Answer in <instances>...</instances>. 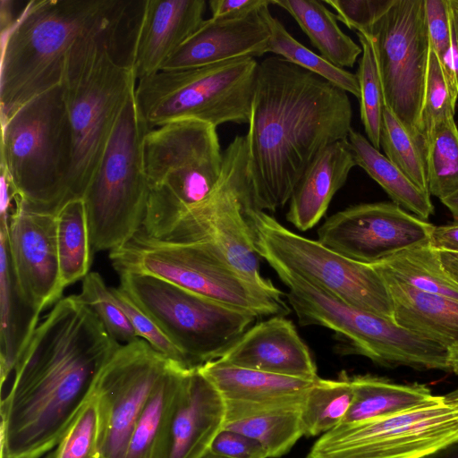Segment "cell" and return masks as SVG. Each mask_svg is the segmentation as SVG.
Masks as SVG:
<instances>
[{"instance_id": "30", "label": "cell", "mask_w": 458, "mask_h": 458, "mask_svg": "<svg viewBox=\"0 0 458 458\" xmlns=\"http://www.w3.org/2000/svg\"><path fill=\"white\" fill-rule=\"evenodd\" d=\"M347 140L356 165L382 187L393 202L428 221L434 214L430 195L418 188L361 133L352 129Z\"/></svg>"}, {"instance_id": "47", "label": "cell", "mask_w": 458, "mask_h": 458, "mask_svg": "<svg viewBox=\"0 0 458 458\" xmlns=\"http://www.w3.org/2000/svg\"><path fill=\"white\" fill-rule=\"evenodd\" d=\"M429 244L437 251L458 253V221L435 225Z\"/></svg>"}, {"instance_id": "53", "label": "cell", "mask_w": 458, "mask_h": 458, "mask_svg": "<svg viewBox=\"0 0 458 458\" xmlns=\"http://www.w3.org/2000/svg\"><path fill=\"white\" fill-rule=\"evenodd\" d=\"M450 371L458 374V344L449 349Z\"/></svg>"}, {"instance_id": "51", "label": "cell", "mask_w": 458, "mask_h": 458, "mask_svg": "<svg viewBox=\"0 0 458 458\" xmlns=\"http://www.w3.org/2000/svg\"><path fill=\"white\" fill-rule=\"evenodd\" d=\"M454 31V47L458 54V0H448ZM458 88V77H457Z\"/></svg>"}, {"instance_id": "38", "label": "cell", "mask_w": 458, "mask_h": 458, "mask_svg": "<svg viewBox=\"0 0 458 458\" xmlns=\"http://www.w3.org/2000/svg\"><path fill=\"white\" fill-rule=\"evenodd\" d=\"M362 48L356 73L360 86V114L367 139L380 149V132L385 107L382 86L369 40L356 33Z\"/></svg>"}, {"instance_id": "5", "label": "cell", "mask_w": 458, "mask_h": 458, "mask_svg": "<svg viewBox=\"0 0 458 458\" xmlns=\"http://www.w3.org/2000/svg\"><path fill=\"white\" fill-rule=\"evenodd\" d=\"M2 165L30 209L56 215L70 201L73 139L62 83L1 123Z\"/></svg>"}, {"instance_id": "37", "label": "cell", "mask_w": 458, "mask_h": 458, "mask_svg": "<svg viewBox=\"0 0 458 458\" xmlns=\"http://www.w3.org/2000/svg\"><path fill=\"white\" fill-rule=\"evenodd\" d=\"M380 147L386 157L418 188L429 194L423 148L386 106L383 110Z\"/></svg>"}, {"instance_id": "17", "label": "cell", "mask_w": 458, "mask_h": 458, "mask_svg": "<svg viewBox=\"0 0 458 458\" xmlns=\"http://www.w3.org/2000/svg\"><path fill=\"white\" fill-rule=\"evenodd\" d=\"M434 226L394 202L362 203L330 216L318 229V241L352 260L371 265L429 243Z\"/></svg>"}, {"instance_id": "46", "label": "cell", "mask_w": 458, "mask_h": 458, "mask_svg": "<svg viewBox=\"0 0 458 458\" xmlns=\"http://www.w3.org/2000/svg\"><path fill=\"white\" fill-rule=\"evenodd\" d=\"M273 4V0H211V17L235 18L259 11L266 5Z\"/></svg>"}, {"instance_id": "26", "label": "cell", "mask_w": 458, "mask_h": 458, "mask_svg": "<svg viewBox=\"0 0 458 458\" xmlns=\"http://www.w3.org/2000/svg\"><path fill=\"white\" fill-rule=\"evenodd\" d=\"M39 312L25 300L17 284L5 233L0 230V370L1 386L26 350Z\"/></svg>"}, {"instance_id": "16", "label": "cell", "mask_w": 458, "mask_h": 458, "mask_svg": "<svg viewBox=\"0 0 458 458\" xmlns=\"http://www.w3.org/2000/svg\"><path fill=\"white\" fill-rule=\"evenodd\" d=\"M172 363L140 338L114 352L92 394L98 419L97 458H123L137 420Z\"/></svg>"}, {"instance_id": "1", "label": "cell", "mask_w": 458, "mask_h": 458, "mask_svg": "<svg viewBox=\"0 0 458 458\" xmlns=\"http://www.w3.org/2000/svg\"><path fill=\"white\" fill-rule=\"evenodd\" d=\"M120 345L78 294L55 303L1 401V458H40L57 446Z\"/></svg>"}, {"instance_id": "28", "label": "cell", "mask_w": 458, "mask_h": 458, "mask_svg": "<svg viewBox=\"0 0 458 458\" xmlns=\"http://www.w3.org/2000/svg\"><path fill=\"white\" fill-rule=\"evenodd\" d=\"M353 398L341 424L358 423L399 414L432 401L421 384H397L372 375L351 377Z\"/></svg>"}, {"instance_id": "55", "label": "cell", "mask_w": 458, "mask_h": 458, "mask_svg": "<svg viewBox=\"0 0 458 458\" xmlns=\"http://www.w3.org/2000/svg\"><path fill=\"white\" fill-rule=\"evenodd\" d=\"M201 458H227V457L216 454L209 450Z\"/></svg>"}, {"instance_id": "10", "label": "cell", "mask_w": 458, "mask_h": 458, "mask_svg": "<svg viewBox=\"0 0 458 458\" xmlns=\"http://www.w3.org/2000/svg\"><path fill=\"white\" fill-rule=\"evenodd\" d=\"M257 253L277 275L297 277L361 310L393 320V305L380 274L301 236L265 211L247 209Z\"/></svg>"}, {"instance_id": "48", "label": "cell", "mask_w": 458, "mask_h": 458, "mask_svg": "<svg viewBox=\"0 0 458 458\" xmlns=\"http://www.w3.org/2000/svg\"><path fill=\"white\" fill-rule=\"evenodd\" d=\"M0 4V28L2 33L11 29L18 16H13V1L1 0Z\"/></svg>"}, {"instance_id": "44", "label": "cell", "mask_w": 458, "mask_h": 458, "mask_svg": "<svg viewBox=\"0 0 458 458\" xmlns=\"http://www.w3.org/2000/svg\"><path fill=\"white\" fill-rule=\"evenodd\" d=\"M430 47L440 62L454 45V31L448 0H424Z\"/></svg>"}, {"instance_id": "13", "label": "cell", "mask_w": 458, "mask_h": 458, "mask_svg": "<svg viewBox=\"0 0 458 458\" xmlns=\"http://www.w3.org/2000/svg\"><path fill=\"white\" fill-rule=\"evenodd\" d=\"M301 326L335 331L352 349L383 366L450 371L449 350L396 325L394 320L346 303L294 276L278 275Z\"/></svg>"}, {"instance_id": "15", "label": "cell", "mask_w": 458, "mask_h": 458, "mask_svg": "<svg viewBox=\"0 0 458 458\" xmlns=\"http://www.w3.org/2000/svg\"><path fill=\"white\" fill-rule=\"evenodd\" d=\"M458 438V411L444 395L393 416L340 424L323 434L310 458H423Z\"/></svg>"}, {"instance_id": "23", "label": "cell", "mask_w": 458, "mask_h": 458, "mask_svg": "<svg viewBox=\"0 0 458 458\" xmlns=\"http://www.w3.org/2000/svg\"><path fill=\"white\" fill-rule=\"evenodd\" d=\"M225 424V406L216 386L199 371L187 369L171 418L169 458H201Z\"/></svg>"}, {"instance_id": "43", "label": "cell", "mask_w": 458, "mask_h": 458, "mask_svg": "<svg viewBox=\"0 0 458 458\" xmlns=\"http://www.w3.org/2000/svg\"><path fill=\"white\" fill-rule=\"evenodd\" d=\"M324 3L335 11L336 19L350 30L368 35L393 0H325Z\"/></svg>"}, {"instance_id": "50", "label": "cell", "mask_w": 458, "mask_h": 458, "mask_svg": "<svg viewBox=\"0 0 458 458\" xmlns=\"http://www.w3.org/2000/svg\"><path fill=\"white\" fill-rule=\"evenodd\" d=\"M423 458H458V438L443 445Z\"/></svg>"}, {"instance_id": "12", "label": "cell", "mask_w": 458, "mask_h": 458, "mask_svg": "<svg viewBox=\"0 0 458 458\" xmlns=\"http://www.w3.org/2000/svg\"><path fill=\"white\" fill-rule=\"evenodd\" d=\"M246 136L237 135L223 151L220 177L212 191L190 208L161 239L168 242H208L244 278L267 293H284L262 276L246 210L252 208Z\"/></svg>"}, {"instance_id": "14", "label": "cell", "mask_w": 458, "mask_h": 458, "mask_svg": "<svg viewBox=\"0 0 458 458\" xmlns=\"http://www.w3.org/2000/svg\"><path fill=\"white\" fill-rule=\"evenodd\" d=\"M385 106L424 148L422 112L430 42L424 0H393L368 35Z\"/></svg>"}, {"instance_id": "34", "label": "cell", "mask_w": 458, "mask_h": 458, "mask_svg": "<svg viewBox=\"0 0 458 458\" xmlns=\"http://www.w3.org/2000/svg\"><path fill=\"white\" fill-rule=\"evenodd\" d=\"M260 13L270 30L267 53H273L311 72L360 98V86L356 74L335 66L296 40L282 22L271 14L268 5L262 7Z\"/></svg>"}, {"instance_id": "29", "label": "cell", "mask_w": 458, "mask_h": 458, "mask_svg": "<svg viewBox=\"0 0 458 458\" xmlns=\"http://www.w3.org/2000/svg\"><path fill=\"white\" fill-rule=\"evenodd\" d=\"M296 21L320 55L336 67H353L362 48L338 26L324 1L273 0Z\"/></svg>"}, {"instance_id": "8", "label": "cell", "mask_w": 458, "mask_h": 458, "mask_svg": "<svg viewBox=\"0 0 458 458\" xmlns=\"http://www.w3.org/2000/svg\"><path fill=\"white\" fill-rule=\"evenodd\" d=\"M109 259L118 275L133 272L159 277L257 317L290 313L283 297L248 281L208 242H168L140 230L110 251Z\"/></svg>"}, {"instance_id": "18", "label": "cell", "mask_w": 458, "mask_h": 458, "mask_svg": "<svg viewBox=\"0 0 458 458\" xmlns=\"http://www.w3.org/2000/svg\"><path fill=\"white\" fill-rule=\"evenodd\" d=\"M5 233L12 268L29 304L41 313L56 303L65 288L61 281L56 215L28 208L17 196Z\"/></svg>"}, {"instance_id": "3", "label": "cell", "mask_w": 458, "mask_h": 458, "mask_svg": "<svg viewBox=\"0 0 458 458\" xmlns=\"http://www.w3.org/2000/svg\"><path fill=\"white\" fill-rule=\"evenodd\" d=\"M132 1L32 0L1 33L0 121L62 83L74 43L117 24Z\"/></svg>"}, {"instance_id": "25", "label": "cell", "mask_w": 458, "mask_h": 458, "mask_svg": "<svg viewBox=\"0 0 458 458\" xmlns=\"http://www.w3.org/2000/svg\"><path fill=\"white\" fill-rule=\"evenodd\" d=\"M374 268L388 291L396 325L448 350L458 344V300L417 290Z\"/></svg>"}, {"instance_id": "22", "label": "cell", "mask_w": 458, "mask_h": 458, "mask_svg": "<svg viewBox=\"0 0 458 458\" xmlns=\"http://www.w3.org/2000/svg\"><path fill=\"white\" fill-rule=\"evenodd\" d=\"M205 0H146L138 21L131 67L137 81L159 72L204 21Z\"/></svg>"}, {"instance_id": "39", "label": "cell", "mask_w": 458, "mask_h": 458, "mask_svg": "<svg viewBox=\"0 0 458 458\" xmlns=\"http://www.w3.org/2000/svg\"><path fill=\"white\" fill-rule=\"evenodd\" d=\"M78 295L119 343L130 344L140 339L114 300L110 287L106 286L98 272H89L82 279L81 291Z\"/></svg>"}, {"instance_id": "56", "label": "cell", "mask_w": 458, "mask_h": 458, "mask_svg": "<svg viewBox=\"0 0 458 458\" xmlns=\"http://www.w3.org/2000/svg\"><path fill=\"white\" fill-rule=\"evenodd\" d=\"M304 458H310V456H309V454H308V455H307L306 457H304Z\"/></svg>"}, {"instance_id": "11", "label": "cell", "mask_w": 458, "mask_h": 458, "mask_svg": "<svg viewBox=\"0 0 458 458\" xmlns=\"http://www.w3.org/2000/svg\"><path fill=\"white\" fill-rule=\"evenodd\" d=\"M121 287L182 353L191 368L219 359L257 316L153 276L119 274Z\"/></svg>"}, {"instance_id": "49", "label": "cell", "mask_w": 458, "mask_h": 458, "mask_svg": "<svg viewBox=\"0 0 458 458\" xmlns=\"http://www.w3.org/2000/svg\"><path fill=\"white\" fill-rule=\"evenodd\" d=\"M439 255L446 271L458 283V253L439 251Z\"/></svg>"}, {"instance_id": "36", "label": "cell", "mask_w": 458, "mask_h": 458, "mask_svg": "<svg viewBox=\"0 0 458 458\" xmlns=\"http://www.w3.org/2000/svg\"><path fill=\"white\" fill-rule=\"evenodd\" d=\"M224 428L259 441L266 449L268 458H278L287 454L304 436L301 409L266 412L227 423Z\"/></svg>"}, {"instance_id": "35", "label": "cell", "mask_w": 458, "mask_h": 458, "mask_svg": "<svg viewBox=\"0 0 458 458\" xmlns=\"http://www.w3.org/2000/svg\"><path fill=\"white\" fill-rule=\"evenodd\" d=\"M423 153L429 195L441 200L458 190V128L454 118L425 137Z\"/></svg>"}, {"instance_id": "27", "label": "cell", "mask_w": 458, "mask_h": 458, "mask_svg": "<svg viewBox=\"0 0 458 458\" xmlns=\"http://www.w3.org/2000/svg\"><path fill=\"white\" fill-rule=\"evenodd\" d=\"M187 369L169 366L134 426L123 458H169L174 403Z\"/></svg>"}, {"instance_id": "41", "label": "cell", "mask_w": 458, "mask_h": 458, "mask_svg": "<svg viewBox=\"0 0 458 458\" xmlns=\"http://www.w3.org/2000/svg\"><path fill=\"white\" fill-rule=\"evenodd\" d=\"M98 440V411L91 396L70 425L52 458H97Z\"/></svg>"}, {"instance_id": "54", "label": "cell", "mask_w": 458, "mask_h": 458, "mask_svg": "<svg viewBox=\"0 0 458 458\" xmlns=\"http://www.w3.org/2000/svg\"><path fill=\"white\" fill-rule=\"evenodd\" d=\"M445 402L458 411V388L444 395Z\"/></svg>"}, {"instance_id": "32", "label": "cell", "mask_w": 458, "mask_h": 458, "mask_svg": "<svg viewBox=\"0 0 458 458\" xmlns=\"http://www.w3.org/2000/svg\"><path fill=\"white\" fill-rule=\"evenodd\" d=\"M56 242L64 287L83 279L91 265V244L82 199L67 202L56 214Z\"/></svg>"}, {"instance_id": "21", "label": "cell", "mask_w": 458, "mask_h": 458, "mask_svg": "<svg viewBox=\"0 0 458 458\" xmlns=\"http://www.w3.org/2000/svg\"><path fill=\"white\" fill-rule=\"evenodd\" d=\"M229 364L282 376L316 380L317 366L293 323L275 316L250 327L219 358Z\"/></svg>"}, {"instance_id": "6", "label": "cell", "mask_w": 458, "mask_h": 458, "mask_svg": "<svg viewBox=\"0 0 458 458\" xmlns=\"http://www.w3.org/2000/svg\"><path fill=\"white\" fill-rule=\"evenodd\" d=\"M142 156L150 192L140 231L161 239L218 182L223 152L216 127L184 119L151 129Z\"/></svg>"}, {"instance_id": "31", "label": "cell", "mask_w": 458, "mask_h": 458, "mask_svg": "<svg viewBox=\"0 0 458 458\" xmlns=\"http://www.w3.org/2000/svg\"><path fill=\"white\" fill-rule=\"evenodd\" d=\"M371 266L417 290L458 300V283L429 243L407 248Z\"/></svg>"}, {"instance_id": "20", "label": "cell", "mask_w": 458, "mask_h": 458, "mask_svg": "<svg viewBox=\"0 0 458 458\" xmlns=\"http://www.w3.org/2000/svg\"><path fill=\"white\" fill-rule=\"evenodd\" d=\"M270 30L260 9L235 18L204 20L167 59L160 71H177L267 53Z\"/></svg>"}, {"instance_id": "33", "label": "cell", "mask_w": 458, "mask_h": 458, "mask_svg": "<svg viewBox=\"0 0 458 458\" xmlns=\"http://www.w3.org/2000/svg\"><path fill=\"white\" fill-rule=\"evenodd\" d=\"M352 398L351 377L345 372L337 379L319 377L308 391L301 409L304 436L323 435L340 425Z\"/></svg>"}, {"instance_id": "42", "label": "cell", "mask_w": 458, "mask_h": 458, "mask_svg": "<svg viewBox=\"0 0 458 458\" xmlns=\"http://www.w3.org/2000/svg\"><path fill=\"white\" fill-rule=\"evenodd\" d=\"M118 306L130 320L137 336L148 343L168 360L185 369L191 368L182 353L169 340L157 325L144 313L121 287H110Z\"/></svg>"}, {"instance_id": "19", "label": "cell", "mask_w": 458, "mask_h": 458, "mask_svg": "<svg viewBox=\"0 0 458 458\" xmlns=\"http://www.w3.org/2000/svg\"><path fill=\"white\" fill-rule=\"evenodd\" d=\"M199 369L224 400L225 424L266 412L301 409L308 391L318 380L237 367L219 359Z\"/></svg>"}, {"instance_id": "52", "label": "cell", "mask_w": 458, "mask_h": 458, "mask_svg": "<svg viewBox=\"0 0 458 458\" xmlns=\"http://www.w3.org/2000/svg\"><path fill=\"white\" fill-rule=\"evenodd\" d=\"M441 202L449 209L454 221H458V190L442 199Z\"/></svg>"}, {"instance_id": "7", "label": "cell", "mask_w": 458, "mask_h": 458, "mask_svg": "<svg viewBox=\"0 0 458 458\" xmlns=\"http://www.w3.org/2000/svg\"><path fill=\"white\" fill-rule=\"evenodd\" d=\"M134 91L82 198L93 251L121 248L141 229L145 217L150 187L142 145L150 129L139 112Z\"/></svg>"}, {"instance_id": "9", "label": "cell", "mask_w": 458, "mask_h": 458, "mask_svg": "<svg viewBox=\"0 0 458 458\" xmlns=\"http://www.w3.org/2000/svg\"><path fill=\"white\" fill-rule=\"evenodd\" d=\"M258 67L255 58H242L159 71L137 81L135 102L150 130L184 119L249 123Z\"/></svg>"}, {"instance_id": "2", "label": "cell", "mask_w": 458, "mask_h": 458, "mask_svg": "<svg viewBox=\"0 0 458 458\" xmlns=\"http://www.w3.org/2000/svg\"><path fill=\"white\" fill-rule=\"evenodd\" d=\"M348 93L287 60L259 63L246 136L253 210L274 212L289 202L315 157L347 140Z\"/></svg>"}, {"instance_id": "4", "label": "cell", "mask_w": 458, "mask_h": 458, "mask_svg": "<svg viewBox=\"0 0 458 458\" xmlns=\"http://www.w3.org/2000/svg\"><path fill=\"white\" fill-rule=\"evenodd\" d=\"M126 17L78 39L69 50L62 86L72 132L70 201L82 199L137 80L124 48Z\"/></svg>"}, {"instance_id": "40", "label": "cell", "mask_w": 458, "mask_h": 458, "mask_svg": "<svg viewBox=\"0 0 458 458\" xmlns=\"http://www.w3.org/2000/svg\"><path fill=\"white\" fill-rule=\"evenodd\" d=\"M457 98L458 92L451 87L439 59L430 47L422 112L424 140L435 127L454 118Z\"/></svg>"}, {"instance_id": "24", "label": "cell", "mask_w": 458, "mask_h": 458, "mask_svg": "<svg viewBox=\"0 0 458 458\" xmlns=\"http://www.w3.org/2000/svg\"><path fill=\"white\" fill-rule=\"evenodd\" d=\"M356 165L348 140L335 141L325 148L298 182L289 200L286 220L300 231L314 227Z\"/></svg>"}, {"instance_id": "45", "label": "cell", "mask_w": 458, "mask_h": 458, "mask_svg": "<svg viewBox=\"0 0 458 458\" xmlns=\"http://www.w3.org/2000/svg\"><path fill=\"white\" fill-rule=\"evenodd\" d=\"M209 450L227 458H268L259 441L225 428L216 435Z\"/></svg>"}]
</instances>
